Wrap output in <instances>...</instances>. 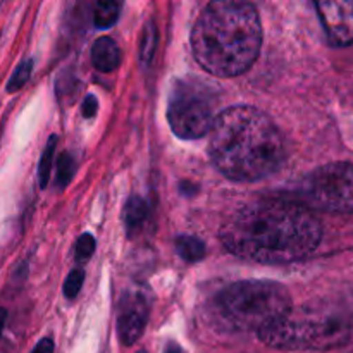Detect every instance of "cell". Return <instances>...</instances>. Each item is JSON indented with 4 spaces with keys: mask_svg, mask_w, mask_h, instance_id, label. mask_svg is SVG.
Returning a JSON list of instances; mask_svg holds the SVG:
<instances>
[{
    "mask_svg": "<svg viewBox=\"0 0 353 353\" xmlns=\"http://www.w3.org/2000/svg\"><path fill=\"white\" fill-rule=\"evenodd\" d=\"M221 241L236 257L290 264L316 252L323 230L309 209L283 200L245 205L221 228Z\"/></svg>",
    "mask_w": 353,
    "mask_h": 353,
    "instance_id": "1",
    "label": "cell"
},
{
    "mask_svg": "<svg viewBox=\"0 0 353 353\" xmlns=\"http://www.w3.org/2000/svg\"><path fill=\"white\" fill-rule=\"evenodd\" d=\"M214 165L233 181H259L276 172L285 145L271 117L250 105H234L217 114L209 131Z\"/></svg>",
    "mask_w": 353,
    "mask_h": 353,
    "instance_id": "2",
    "label": "cell"
},
{
    "mask_svg": "<svg viewBox=\"0 0 353 353\" xmlns=\"http://www.w3.org/2000/svg\"><path fill=\"white\" fill-rule=\"evenodd\" d=\"M262 26L257 9L241 0H216L203 9L192 31L196 62L219 78L247 72L257 61Z\"/></svg>",
    "mask_w": 353,
    "mask_h": 353,
    "instance_id": "3",
    "label": "cell"
},
{
    "mask_svg": "<svg viewBox=\"0 0 353 353\" xmlns=\"http://www.w3.org/2000/svg\"><path fill=\"white\" fill-rule=\"evenodd\" d=\"M217 312L240 331H261L292 312L288 290L272 281H240L217 296Z\"/></svg>",
    "mask_w": 353,
    "mask_h": 353,
    "instance_id": "4",
    "label": "cell"
},
{
    "mask_svg": "<svg viewBox=\"0 0 353 353\" xmlns=\"http://www.w3.org/2000/svg\"><path fill=\"white\" fill-rule=\"evenodd\" d=\"M216 90L196 78L178 81L169 99L168 119L171 130L185 140L207 134L217 117Z\"/></svg>",
    "mask_w": 353,
    "mask_h": 353,
    "instance_id": "5",
    "label": "cell"
},
{
    "mask_svg": "<svg viewBox=\"0 0 353 353\" xmlns=\"http://www.w3.org/2000/svg\"><path fill=\"white\" fill-rule=\"evenodd\" d=\"M341 333L343 331L336 324L290 312L281 321L259 331V338L279 350H321L338 343Z\"/></svg>",
    "mask_w": 353,
    "mask_h": 353,
    "instance_id": "6",
    "label": "cell"
},
{
    "mask_svg": "<svg viewBox=\"0 0 353 353\" xmlns=\"http://www.w3.org/2000/svg\"><path fill=\"white\" fill-rule=\"evenodd\" d=\"M307 205L327 212H353V164L321 165L300 185Z\"/></svg>",
    "mask_w": 353,
    "mask_h": 353,
    "instance_id": "7",
    "label": "cell"
},
{
    "mask_svg": "<svg viewBox=\"0 0 353 353\" xmlns=\"http://www.w3.org/2000/svg\"><path fill=\"white\" fill-rule=\"evenodd\" d=\"M316 7L331 43L338 47L353 43V2L324 0L317 2Z\"/></svg>",
    "mask_w": 353,
    "mask_h": 353,
    "instance_id": "8",
    "label": "cell"
},
{
    "mask_svg": "<svg viewBox=\"0 0 353 353\" xmlns=\"http://www.w3.org/2000/svg\"><path fill=\"white\" fill-rule=\"evenodd\" d=\"M148 321V300L141 292H130L121 299L119 338L126 347L137 343L143 334Z\"/></svg>",
    "mask_w": 353,
    "mask_h": 353,
    "instance_id": "9",
    "label": "cell"
},
{
    "mask_svg": "<svg viewBox=\"0 0 353 353\" xmlns=\"http://www.w3.org/2000/svg\"><path fill=\"white\" fill-rule=\"evenodd\" d=\"M92 62L100 72H110L119 65L121 50L116 41L109 37H102L93 43Z\"/></svg>",
    "mask_w": 353,
    "mask_h": 353,
    "instance_id": "10",
    "label": "cell"
},
{
    "mask_svg": "<svg viewBox=\"0 0 353 353\" xmlns=\"http://www.w3.org/2000/svg\"><path fill=\"white\" fill-rule=\"evenodd\" d=\"M176 252L186 262H196L205 255V245L196 236H179L176 240Z\"/></svg>",
    "mask_w": 353,
    "mask_h": 353,
    "instance_id": "11",
    "label": "cell"
},
{
    "mask_svg": "<svg viewBox=\"0 0 353 353\" xmlns=\"http://www.w3.org/2000/svg\"><path fill=\"white\" fill-rule=\"evenodd\" d=\"M145 219H147V202L140 196H133L126 203V210H124V221H126L128 230L133 233L145 223Z\"/></svg>",
    "mask_w": 353,
    "mask_h": 353,
    "instance_id": "12",
    "label": "cell"
},
{
    "mask_svg": "<svg viewBox=\"0 0 353 353\" xmlns=\"http://www.w3.org/2000/svg\"><path fill=\"white\" fill-rule=\"evenodd\" d=\"M119 17V3L110 2V0H103V2L95 3V17L93 23L97 28H109Z\"/></svg>",
    "mask_w": 353,
    "mask_h": 353,
    "instance_id": "13",
    "label": "cell"
},
{
    "mask_svg": "<svg viewBox=\"0 0 353 353\" xmlns=\"http://www.w3.org/2000/svg\"><path fill=\"white\" fill-rule=\"evenodd\" d=\"M55 145H57V140H55V137H50V140H48V143H47V147H45L43 154H41L40 165H38V179H40L41 188H45V186H47L48 178H50L52 161H54Z\"/></svg>",
    "mask_w": 353,
    "mask_h": 353,
    "instance_id": "14",
    "label": "cell"
},
{
    "mask_svg": "<svg viewBox=\"0 0 353 353\" xmlns=\"http://www.w3.org/2000/svg\"><path fill=\"white\" fill-rule=\"evenodd\" d=\"M31 71H33V61L31 59H26V61L21 62L16 71H14V74L10 76L9 83H7V92L14 93L23 88L28 83V79H30Z\"/></svg>",
    "mask_w": 353,
    "mask_h": 353,
    "instance_id": "15",
    "label": "cell"
},
{
    "mask_svg": "<svg viewBox=\"0 0 353 353\" xmlns=\"http://www.w3.org/2000/svg\"><path fill=\"white\" fill-rule=\"evenodd\" d=\"M74 169H76L74 159H72L69 154H62L61 159H59V164H57V185H59V188H64V186L69 185L72 174H74Z\"/></svg>",
    "mask_w": 353,
    "mask_h": 353,
    "instance_id": "16",
    "label": "cell"
},
{
    "mask_svg": "<svg viewBox=\"0 0 353 353\" xmlns=\"http://www.w3.org/2000/svg\"><path fill=\"white\" fill-rule=\"evenodd\" d=\"M155 40H157V31H155L154 23H150L145 26L143 40H141V59H143V62H150L155 48Z\"/></svg>",
    "mask_w": 353,
    "mask_h": 353,
    "instance_id": "17",
    "label": "cell"
},
{
    "mask_svg": "<svg viewBox=\"0 0 353 353\" xmlns=\"http://www.w3.org/2000/svg\"><path fill=\"white\" fill-rule=\"evenodd\" d=\"M83 279H85V272L79 271V269H76V271H72L71 274L68 276L64 285V295L68 296V299H74V296L78 295L79 290H81L83 286Z\"/></svg>",
    "mask_w": 353,
    "mask_h": 353,
    "instance_id": "18",
    "label": "cell"
},
{
    "mask_svg": "<svg viewBox=\"0 0 353 353\" xmlns=\"http://www.w3.org/2000/svg\"><path fill=\"white\" fill-rule=\"evenodd\" d=\"M93 252H95V238L92 234L85 233L78 240V245H76V259L78 261H86V259L92 257Z\"/></svg>",
    "mask_w": 353,
    "mask_h": 353,
    "instance_id": "19",
    "label": "cell"
},
{
    "mask_svg": "<svg viewBox=\"0 0 353 353\" xmlns=\"http://www.w3.org/2000/svg\"><path fill=\"white\" fill-rule=\"evenodd\" d=\"M97 107H99V102L93 95H88L83 102V116L85 117H93L97 114Z\"/></svg>",
    "mask_w": 353,
    "mask_h": 353,
    "instance_id": "20",
    "label": "cell"
},
{
    "mask_svg": "<svg viewBox=\"0 0 353 353\" xmlns=\"http://www.w3.org/2000/svg\"><path fill=\"white\" fill-rule=\"evenodd\" d=\"M31 353H54V341L50 338H43Z\"/></svg>",
    "mask_w": 353,
    "mask_h": 353,
    "instance_id": "21",
    "label": "cell"
},
{
    "mask_svg": "<svg viewBox=\"0 0 353 353\" xmlns=\"http://www.w3.org/2000/svg\"><path fill=\"white\" fill-rule=\"evenodd\" d=\"M164 353H185V352H183V348L179 347L178 343H169L168 347H165Z\"/></svg>",
    "mask_w": 353,
    "mask_h": 353,
    "instance_id": "22",
    "label": "cell"
},
{
    "mask_svg": "<svg viewBox=\"0 0 353 353\" xmlns=\"http://www.w3.org/2000/svg\"><path fill=\"white\" fill-rule=\"evenodd\" d=\"M6 321H7V310L0 307V336H2V331H3V326H6Z\"/></svg>",
    "mask_w": 353,
    "mask_h": 353,
    "instance_id": "23",
    "label": "cell"
},
{
    "mask_svg": "<svg viewBox=\"0 0 353 353\" xmlns=\"http://www.w3.org/2000/svg\"><path fill=\"white\" fill-rule=\"evenodd\" d=\"M138 353H147V352H143V350H141V352H138Z\"/></svg>",
    "mask_w": 353,
    "mask_h": 353,
    "instance_id": "24",
    "label": "cell"
}]
</instances>
